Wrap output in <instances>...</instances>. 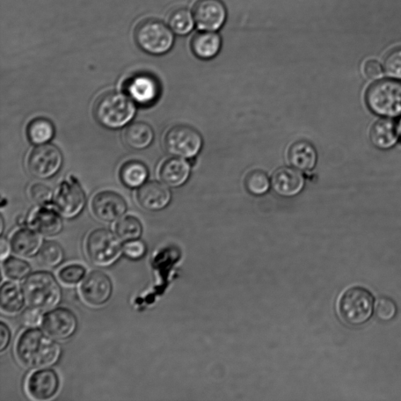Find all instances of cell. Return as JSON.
I'll return each mask as SVG.
<instances>
[{"instance_id": "1f68e13d", "label": "cell", "mask_w": 401, "mask_h": 401, "mask_svg": "<svg viewBox=\"0 0 401 401\" xmlns=\"http://www.w3.org/2000/svg\"><path fill=\"white\" fill-rule=\"evenodd\" d=\"M2 268L6 278L13 281H23L33 272L28 262L16 257H7L3 260Z\"/></svg>"}, {"instance_id": "9a60e30c", "label": "cell", "mask_w": 401, "mask_h": 401, "mask_svg": "<svg viewBox=\"0 0 401 401\" xmlns=\"http://www.w3.org/2000/svg\"><path fill=\"white\" fill-rule=\"evenodd\" d=\"M91 209L98 220L105 223H113L125 215L127 205L125 199L118 193L105 191L93 197Z\"/></svg>"}, {"instance_id": "d6986e66", "label": "cell", "mask_w": 401, "mask_h": 401, "mask_svg": "<svg viewBox=\"0 0 401 401\" xmlns=\"http://www.w3.org/2000/svg\"><path fill=\"white\" fill-rule=\"evenodd\" d=\"M286 158L291 166L302 172H310L316 167L318 156L315 146L310 142L298 140L289 146Z\"/></svg>"}, {"instance_id": "b9f144b4", "label": "cell", "mask_w": 401, "mask_h": 401, "mask_svg": "<svg viewBox=\"0 0 401 401\" xmlns=\"http://www.w3.org/2000/svg\"><path fill=\"white\" fill-rule=\"evenodd\" d=\"M10 250H11L10 242L6 238L2 237L1 240H0V257H1L2 260L8 257L10 253Z\"/></svg>"}, {"instance_id": "4316f807", "label": "cell", "mask_w": 401, "mask_h": 401, "mask_svg": "<svg viewBox=\"0 0 401 401\" xmlns=\"http://www.w3.org/2000/svg\"><path fill=\"white\" fill-rule=\"evenodd\" d=\"M120 179L129 188L140 187L149 178V170L143 163L132 160L124 163L120 170Z\"/></svg>"}, {"instance_id": "ee69618b", "label": "cell", "mask_w": 401, "mask_h": 401, "mask_svg": "<svg viewBox=\"0 0 401 401\" xmlns=\"http://www.w3.org/2000/svg\"><path fill=\"white\" fill-rule=\"evenodd\" d=\"M4 218L3 216L1 217V229H0V232H1V235L4 234Z\"/></svg>"}, {"instance_id": "277c9868", "label": "cell", "mask_w": 401, "mask_h": 401, "mask_svg": "<svg viewBox=\"0 0 401 401\" xmlns=\"http://www.w3.org/2000/svg\"><path fill=\"white\" fill-rule=\"evenodd\" d=\"M366 104L371 112L383 118L401 116V83L395 79H383L371 84L366 94Z\"/></svg>"}, {"instance_id": "484cf974", "label": "cell", "mask_w": 401, "mask_h": 401, "mask_svg": "<svg viewBox=\"0 0 401 401\" xmlns=\"http://www.w3.org/2000/svg\"><path fill=\"white\" fill-rule=\"evenodd\" d=\"M155 134L148 123L136 122L130 124L124 132V140L130 149L144 150L154 141Z\"/></svg>"}, {"instance_id": "d590c367", "label": "cell", "mask_w": 401, "mask_h": 401, "mask_svg": "<svg viewBox=\"0 0 401 401\" xmlns=\"http://www.w3.org/2000/svg\"><path fill=\"white\" fill-rule=\"evenodd\" d=\"M397 312V305L391 298L388 297L378 298L376 305V313L379 319L383 322H389L395 318Z\"/></svg>"}, {"instance_id": "8fae6325", "label": "cell", "mask_w": 401, "mask_h": 401, "mask_svg": "<svg viewBox=\"0 0 401 401\" xmlns=\"http://www.w3.org/2000/svg\"><path fill=\"white\" fill-rule=\"evenodd\" d=\"M42 329L51 338L67 340L74 335L79 327L75 313L66 308H55L43 315Z\"/></svg>"}, {"instance_id": "2e32d148", "label": "cell", "mask_w": 401, "mask_h": 401, "mask_svg": "<svg viewBox=\"0 0 401 401\" xmlns=\"http://www.w3.org/2000/svg\"><path fill=\"white\" fill-rule=\"evenodd\" d=\"M273 191L282 198H294L300 194L305 187V178L302 171L293 166L281 167L272 178Z\"/></svg>"}, {"instance_id": "7bdbcfd3", "label": "cell", "mask_w": 401, "mask_h": 401, "mask_svg": "<svg viewBox=\"0 0 401 401\" xmlns=\"http://www.w3.org/2000/svg\"><path fill=\"white\" fill-rule=\"evenodd\" d=\"M397 130H398L399 136L401 139V118L400 119V120L397 123Z\"/></svg>"}, {"instance_id": "f546056e", "label": "cell", "mask_w": 401, "mask_h": 401, "mask_svg": "<svg viewBox=\"0 0 401 401\" xmlns=\"http://www.w3.org/2000/svg\"><path fill=\"white\" fill-rule=\"evenodd\" d=\"M168 23L173 33L179 35H187L193 30L195 21L193 13L185 7H179L170 13Z\"/></svg>"}, {"instance_id": "6da1fadb", "label": "cell", "mask_w": 401, "mask_h": 401, "mask_svg": "<svg viewBox=\"0 0 401 401\" xmlns=\"http://www.w3.org/2000/svg\"><path fill=\"white\" fill-rule=\"evenodd\" d=\"M18 361L30 369L50 368L59 361L62 349L56 339L38 327H29L21 334L16 347Z\"/></svg>"}, {"instance_id": "e575fe53", "label": "cell", "mask_w": 401, "mask_h": 401, "mask_svg": "<svg viewBox=\"0 0 401 401\" xmlns=\"http://www.w3.org/2000/svg\"><path fill=\"white\" fill-rule=\"evenodd\" d=\"M383 69L386 76L401 80V47L393 49L385 56Z\"/></svg>"}, {"instance_id": "30bf717a", "label": "cell", "mask_w": 401, "mask_h": 401, "mask_svg": "<svg viewBox=\"0 0 401 401\" xmlns=\"http://www.w3.org/2000/svg\"><path fill=\"white\" fill-rule=\"evenodd\" d=\"M79 291L87 305L92 308H100L111 300L114 284L108 274L94 269L86 275L80 284Z\"/></svg>"}, {"instance_id": "9c48e42d", "label": "cell", "mask_w": 401, "mask_h": 401, "mask_svg": "<svg viewBox=\"0 0 401 401\" xmlns=\"http://www.w3.org/2000/svg\"><path fill=\"white\" fill-rule=\"evenodd\" d=\"M63 164L62 152L53 144H42L29 154L27 167L32 176L46 180L54 176Z\"/></svg>"}, {"instance_id": "7402d4cb", "label": "cell", "mask_w": 401, "mask_h": 401, "mask_svg": "<svg viewBox=\"0 0 401 401\" xmlns=\"http://www.w3.org/2000/svg\"><path fill=\"white\" fill-rule=\"evenodd\" d=\"M28 224L29 227L45 237H55L63 230V221L60 214L46 207L35 210L29 219Z\"/></svg>"}, {"instance_id": "d4e9b609", "label": "cell", "mask_w": 401, "mask_h": 401, "mask_svg": "<svg viewBox=\"0 0 401 401\" xmlns=\"http://www.w3.org/2000/svg\"><path fill=\"white\" fill-rule=\"evenodd\" d=\"M26 298L23 286L11 281L2 284L0 291V308L6 315H18L25 308Z\"/></svg>"}, {"instance_id": "5b68a950", "label": "cell", "mask_w": 401, "mask_h": 401, "mask_svg": "<svg viewBox=\"0 0 401 401\" xmlns=\"http://www.w3.org/2000/svg\"><path fill=\"white\" fill-rule=\"evenodd\" d=\"M85 249L91 262L102 267L114 265L123 253L121 240L106 228L93 230L86 239Z\"/></svg>"}, {"instance_id": "ba28073f", "label": "cell", "mask_w": 401, "mask_h": 401, "mask_svg": "<svg viewBox=\"0 0 401 401\" xmlns=\"http://www.w3.org/2000/svg\"><path fill=\"white\" fill-rule=\"evenodd\" d=\"M164 148L175 157L192 158L203 147L202 134L192 126L178 124L168 129L163 139Z\"/></svg>"}, {"instance_id": "5bb4252c", "label": "cell", "mask_w": 401, "mask_h": 401, "mask_svg": "<svg viewBox=\"0 0 401 401\" xmlns=\"http://www.w3.org/2000/svg\"><path fill=\"white\" fill-rule=\"evenodd\" d=\"M55 205L58 212L65 218H75L82 212L86 195L76 180L63 182L57 194Z\"/></svg>"}, {"instance_id": "8d00e7d4", "label": "cell", "mask_w": 401, "mask_h": 401, "mask_svg": "<svg viewBox=\"0 0 401 401\" xmlns=\"http://www.w3.org/2000/svg\"><path fill=\"white\" fill-rule=\"evenodd\" d=\"M147 251V245L141 239L130 240L123 245V253L131 260H138L144 258Z\"/></svg>"}, {"instance_id": "f35d334b", "label": "cell", "mask_w": 401, "mask_h": 401, "mask_svg": "<svg viewBox=\"0 0 401 401\" xmlns=\"http://www.w3.org/2000/svg\"><path fill=\"white\" fill-rule=\"evenodd\" d=\"M42 312L43 311L37 308L29 307L21 313V322L25 326L30 327L37 326L42 323L43 318Z\"/></svg>"}, {"instance_id": "f1b7e54d", "label": "cell", "mask_w": 401, "mask_h": 401, "mask_svg": "<svg viewBox=\"0 0 401 401\" xmlns=\"http://www.w3.org/2000/svg\"><path fill=\"white\" fill-rule=\"evenodd\" d=\"M40 264L47 268L59 267L64 260V251L61 244L55 240L43 243L37 255Z\"/></svg>"}, {"instance_id": "e0dca14e", "label": "cell", "mask_w": 401, "mask_h": 401, "mask_svg": "<svg viewBox=\"0 0 401 401\" xmlns=\"http://www.w3.org/2000/svg\"><path fill=\"white\" fill-rule=\"evenodd\" d=\"M125 90L131 100L142 106L154 104L160 93L157 80L146 74L136 75L128 79Z\"/></svg>"}, {"instance_id": "74e56055", "label": "cell", "mask_w": 401, "mask_h": 401, "mask_svg": "<svg viewBox=\"0 0 401 401\" xmlns=\"http://www.w3.org/2000/svg\"><path fill=\"white\" fill-rule=\"evenodd\" d=\"M30 196L36 204L45 205L52 199L53 191L45 184L36 183L30 188Z\"/></svg>"}, {"instance_id": "cb8c5ba5", "label": "cell", "mask_w": 401, "mask_h": 401, "mask_svg": "<svg viewBox=\"0 0 401 401\" xmlns=\"http://www.w3.org/2000/svg\"><path fill=\"white\" fill-rule=\"evenodd\" d=\"M399 138L397 125L390 119L378 120L370 130V141L379 150L393 149L397 144Z\"/></svg>"}, {"instance_id": "3957f363", "label": "cell", "mask_w": 401, "mask_h": 401, "mask_svg": "<svg viewBox=\"0 0 401 401\" xmlns=\"http://www.w3.org/2000/svg\"><path fill=\"white\" fill-rule=\"evenodd\" d=\"M136 114L134 101L127 94L117 91H108L95 102V119L108 129H120L127 125Z\"/></svg>"}, {"instance_id": "44dd1931", "label": "cell", "mask_w": 401, "mask_h": 401, "mask_svg": "<svg viewBox=\"0 0 401 401\" xmlns=\"http://www.w3.org/2000/svg\"><path fill=\"white\" fill-rule=\"evenodd\" d=\"M42 243L39 233L27 228L14 232L10 240L11 252L23 258L37 256Z\"/></svg>"}, {"instance_id": "60d3db41", "label": "cell", "mask_w": 401, "mask_h": 401, "mask_svg": "<svg viewBox=\"0 0 401 401\" xmlns=\"http://www.w3.org/2000/svg\"><path fill=\"white\" fill-rule=\"evenodd\" d=\"M0 352L4 353L9 347L12 338L11 330L4 322H0Z\"/></svg>"}, {"instance_id": "52a82bcc", "label": "cell", "mask_w": 401, "mask_h": 401, "mask_svg": "<svg viewBox=\"0 0 401 401\" xmlns=\"http://www.w3.org/2000/svg\"><path fill=\"white\" fill-rule=\"evenodd\" d=\"M375 300L368 290L362 287H352L344 291L339 298V316L352 326L366 324L373 316Z\"/></svg>"}, {"instance_id": "836d02e7", "label": "cell", "mask_w": 401, "mask_h": 401, "mask_svg": "<svg viewBox=\"0 0 401 401\" xmlns=\"http://www.w3.org/2000/svg\"><path fill=\"white\" fill-rule=\"evenodd\" d=\"M86 269L79 264H71L62 267L58 272V279L66 286H76L84 279Z\"/></svg>"}, {"instance_id": "7a4b0ae2", "label": "cell", "mask_w": 401, "mask_h": 401, "mask_svg": "<svg viewBox=\"0 0 401 401\" xmlns=\"http://www.w3.org/2000/svg\"><path fill=\"white\" fill-rule=\"evenodd\" d=\"M29 307L42 311L55 308L62 300L63 291L56 277L47 271L32 272L23 284Z\"/></svg>"}, {"instance_id": "4dcf8cb0", "label": "cell", "mask_w": 401, "mask_h": 401, "mask_svg": "<svg viewBox=\"0 0 401 401\" xmlns=\"http://www.w3.org/2000/svg\"><path fill=\"white\" fill-rule=\"evenodd\" d=\"M116 236L124 243L140 240L143 235V225L139 219L128 216L121 219L115 228Z\"/></svg>"}, {"instance_id": "603a6c76", "label": "cell", "mask_w": 401, "mask_h": 401, "mask_svg": "<svg viewBox=\"0 0 401 401\" xmlns=\"http://www.w3.org/2000/svg\"><path fill=\"white\" fill-rule=\"evenodd\" d=\"M221 36L216 32L200 30L191 40L193 54L202 60L213 59L221 52Z\"/></svg>"}, {"instance_id": "ac0fdd59", "label": "cell", "mask_w": 401, "mask_h": 401, "mask_svg": "<svg viewBox=\"0 0 401 401\" xmlns=\"http://www.w3.org/2000/svg\"><path fill=\"white\" fill-rule=\"evenodd\" d=\"M172 194L169 189L157 181L142 185L136 194L139 205L149 211H159L170 203Z\"/></svg>"}, {"instance_id": "ffe728a7", "label": "cell", "mask_w": 401, "mask_h": 401, "mask_svg": "<svg viewBox=\"0 0 401 401\" xmlns=\"http://www.w3.org/2000/svg\"><path fill=\"white\" fill-rule=\"evenodd\" d=\"M192 167L185 158L173 157L165 160L159 168V178L170 187H180L187 183Z\"/></svg>"}, {"instance_id": "8992f818", "label": "cell", "mask_w": 401, "mask_h": 401, "mask_svg": "<svg viewBox=\"0 0 401 401\" xmlns=\"http://www.w3.org/2000/svg\"><path fill=\"white\" fill-rule=\"evenodd\" d=\"M138 47L151 55H163L172 49L174 35L170 28L162 21L148 18L138 24L134 32Z\"/></svg>"}, {"instance_id": "83f0119b", "label": "cell", "mask_w": 401, "mask_h": 401, "mask_svg": "<svg viewBox=\"0 0 401 401\" xmlns=\"http://www.w3.org/2000/svg\"><path fill=\"white\" fill-rule=\"evenodd\" d=\"M54 133L53 123L45 118H36L27 127L28 140L35 145L47 144L53 139Z\"/></svg>"}, {"instance_id": "7c38bea8", "label": "cell", "mask_w": 401, "mask_h": 401, "mask_svg": "<svg viewBox=\"0 0 401 401\" xmlns=\"http://www.w3.org/2000/svg\"><path fill=\"white\" fill-rule=\"evenodd\" d=\"M199 30L216 32L224 25L228 11L222 0H197L192 10Z\"/></svg>"}, {"instance_id": "d6a6232c", "label": "cell", "mask_w": 401, "mask_h": 401, "mask_svg": "<svg viewBox=\"0 0 401 401\" xmlns=\"http://www.w3.org/2000/svg\"><path fill=\"white\" fill-rule=\"evenodd\" d=\"M244 184L248 192L254 196H262L268 192L272 181L265 172L254 170L246 175Z\"/></svg>"}, {"instance_id": "ab89813d", "label": "cell", "mask_w": 401, "mask_h": 401, "mask_svg": "<svg viewBox=\"0 0 401 401\" xmlns=\"http://www.w3.org/2000/svg\"><path fill=\"white\" fill-rule=\"evenodd\" d=\"M383 68L380 63L376 60H369L364 66V72L370 79H378L383 75Z\"/></svg>"}, {"instance_id": "4fadbf2b", "label": "cell", "mask_w": 401, "mask_h": 401, "mask_svg": "<svg viewBox=\"0 0 401 401\" xmlns=\"http://www.w3.org/2000/svg\"><path fill=\"white\" fill-rule=\"evenodd\" d=\"M59 376L50 368L35 369L26 381V391L35 400L45 401L53 399L60 390Z\"/></svg>"}]
</instances>
